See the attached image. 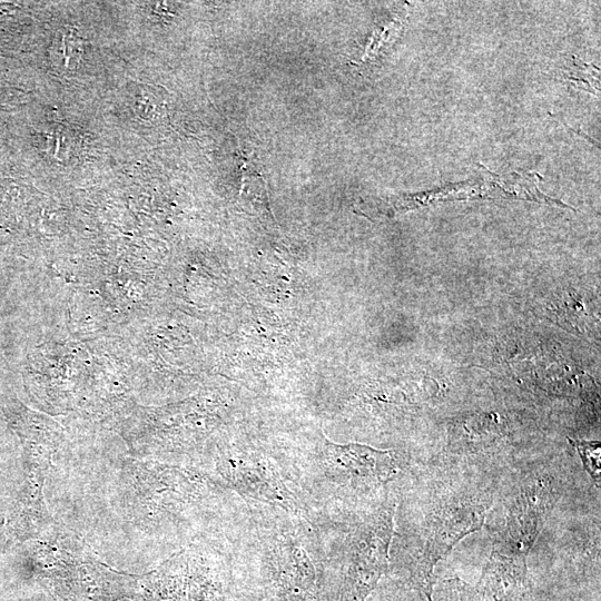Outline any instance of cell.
<instances>
[{"instance_id":"2","label":"cell","mask_w":601,"mask_h":601,"mask_svg":"<svg viewBox=\"0 0 601 601\" xmlns=\"http://www.w3.org/2000/svg\"><path fill=\"white\" fill-rule=\"evenodd\" d=\"M326 456L337 472L358 479L383 481L395 472L390 451H381L367 445L326 442Z\"/></svg>"},{"instance_id":"3","label":"cell","mask_w":601,"mask_h":601,"mask_svg":"<svg viewBox=\"0 0 601 601\" xmlns=\"http://www.w3.org/2000/svg\"><path fill=\"white\" fill-rule=\"evenodd\" d=\"M552 485L534 483L525 489L512 511L510 531L522 552L533 544L543 515L553 504Z\"/></svg>"},{"instance_id":"5","label":"cell","mask_w":601,"mask_h":601,"mask_svg":"<svg viewBox=\"0 0 601 601\" xmlns=\"http://www.w3.org/2000/svg\"><path fill=\"white\" fill-rule=\"evenodd\" d=\"M294 563L299 572L305 575H313V564L305 549L302 546H294L292 550Z\"/></svg>"},{"instance_id":"4","label":"cell","mask_w":601,"mask_h":601,"mask_svg":"<svg viewBox=\"0 0 601 601\" xmlns=\"http://www.w3.org/2000/svg\"><path fill=\"white\" fill-rule=\"evenodd\" d=\"M583 464L593 479H600V445L598 442H573Z\"/></svg>"},{"instance_id":"1","label":"cell","mask_w":601,"mask_h":601,"mask_svg":"<svg viewBox=\"0 0 601 601\" xmlns=\"http://www.w3.org/2000/svg\"><path fill=\"white\" fill-rule=\"evenodd\" d=\"M484 511L479 505L455 506L442 516L428 534L423 550L420 571L427 580L437 561L451 552L465 535L481 529Z\"/></svg>"}]
</instances>
